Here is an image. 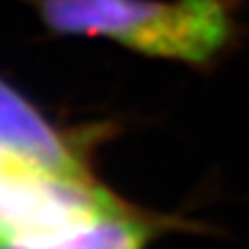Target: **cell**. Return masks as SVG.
<instances>
[{
    "instance_id": "obj_1",
    "label": "cell",
    "mask_w": 249,
    "mask_h": 249,
    "mask_svg": "<svg viewBox=\"0 0 249 249\" xmlns=\"http://www.w3.org/2000/svg\"><path fill=\"white\" fill-rule=\"evenodd\" d=\"M59 35L105 37L158 59L208 68L241 37L238 0H37Z\"/></svg>"
},
{
    "instance_id": "obj_2",
    "label": "cell",
    "mask_w": 249,
    "mask_h": 249,
    "mask_svg": "<svg viewBox=\"0 0 249 249\" xmlns=\"http://www.w3.org/2000/svg\"><path fill=\"white\" fill-rule=\"evenodd\" d=\"M124 203L96 179L39 171L0 153V232L53 234L83 225Z\"/></svg>"
},
{
    "instance_id": "obj_3",
    "label": "cell",
    "mask_w": 249,
    "mask_h": 249,
    "mask_svg": "<svg viewBox=\"0 0 249 249\" xmlns=\"http://www.w3.org/2000/svg\"><path fill=\"white\" fill-rule=\"evenodd\" d=\"M0 153L39 171L94 179L86 133L66 131L0 77Z\"/></svg>"
},
{
    "instance_id": "obj_4",
    "label": "cell",
    "mask_w": 249,
    "mask_h": 249,
    "mask_svg": "<svg viewBox=\"0 0 249 249\" xmlns=\"http://www.w3.org/2000/svg\"><path fill=\"white\" fill-rule=\"evenodd\" d=\"M175 225L177 221L124 201L88 223L61 232L33 236L0 232V249H149L155 238Z\"/></svg>"
}]
</instances>
